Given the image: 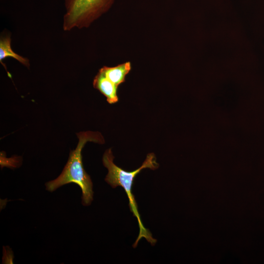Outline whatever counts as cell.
Masks as SVG:
<instances>
[{
    "mask_svg": "<svg viewBox=\"0 0 264 264\" xmlns=\"http://www.w3.org/2000/svg\"><path fill=\"white\" fill-rule=\"evenodd\" d=\"M79 139L75 150L71 151L68 161L62 173L56 179L45 183L46 189L53 192L60 187L70 183L77 184L82 192V202L89 205L93 200V184L90 176L86 172L82 162V150L88 142L103 144L104 139L98 132H81L76 133Z\"/></svg>",
    "mask_w": 264,
    "mask_h": 264,
    "instance_id": "cell-1",
    "label": "cell"
},
{
    "mask_svg": "<svg viewBox=\"0 0 264 264\" xmlns=\"http://www.w3.org/2000/svg\"><path fill=\"white\" fill-rule=\"evenodd\" d=\"M113 159L114 156L111 149L107 150L103 156V165L108 170L105 180L113 188L117 186L122 187L128 196L130 210L136 218L139 227V235L133 244V247H136L142 238H144L152 245H154L156 242V240L153 238L151 233L144 226L142 222L137 203L132 192V187L134 178L142 170L145 168L155 170L158 168L159 165L156 161L155 155L153 153L149 154L142 165L137 169L131 172L126 171L116 166L113 163Z\"/></svg>",
    "mask_w": 264,
    "mask_h": 264,
    "instance_id": "cell-2",
    "label": "cell"
},
{
    "mask_svg": "<svg viewBox=\"0 0 264 264\" xmlns=\"http://www.w3.org/2000/svg\"><path fill=\"white\" fill-rule=\"evenodd\" d=\"M115 0H64L66 12L63 27L65 31L88 27L106 13Z\"/></svg>",
    "mask_w": 264,
    "mask_h": 264,
    "instance_id": "cell-3",
    "label": "cell"
},
{
    "mask_svg": "<svg viewBox=\"0 0 264 264\" xmlns=\"http://www.w3.org/2000/svg\"><path fill=\"white\" fill-rule=\"evenodd\" d=\"M93 86L106 97L109 104L118 102V87L99 71L93 80Z\"/></svg>",
    "mask_w": 264,
    "mask_h": 264,
    "instance_id": "cell-4",
    "label": "cell"
},
{
    "mask_svg": "<svg viewBox=\"0 0 264 264\" xmlns=\"http://www.w3.org/2000/svg\"><path fill=\"white\" fill-rule=\"evenodd\" d=\"M131 70V63L126 62L112 67L104 66L99 71L114 85L118 87L125 81V77Z\"/></svg>",
    "mask_w": 264,
    "mask_h": 264,
    "instance_id": "cell-5",
    "label": "cell"
},
{
    "mask_svg": "<svg viewBox=\"0 0 264 264\" xmlns=\"http://www.w3.org/2000/svg\"><path fill=\"white\" fill-rule=\"evenodd\" d=\"M11 38L9 35L2 36L0 38V62L6 68L2 61L7 57H12L23 66L29 67L30 63L29 60L15 53L11 48Z\"/></svg>",
    "mask_w": 264,
    "mask_h": 264,
    "instance_id": "cell-6",
    "label": "cell"
}]
</instances>
